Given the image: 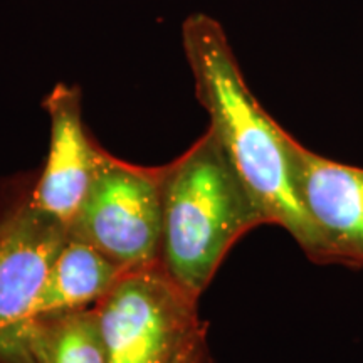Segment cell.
<instances>
[{"label":"cell","instance_id":"6da1fadb","mask_svg":"<svg viewBox=\"0 0 363 363\" xmlns=\"http://www.w3.org/2000/svg\"><path fill=\"white\" fill-rule=\"evenodd\" d=\"M195 96L211 116L217 136L269 220L291 234L308 259H320V242L299 202L291 177L289 140L257 103L244 81L222 26L194 13L182 27Z\"/></svg>","mask_w":363,"mask_h":363},{"label":"cell","instance_id":"7a4b0ae2","mask_svg":"<svg viewBox=\"0 0 363 363\" xmlns=\"http://www.w3.org/2000/svg\"><path fill=\"white\" fill-rule=\"evenodd\" d=\"M162 206L158 266L197 301L234 244L269 224L211 130L162 165Z\"/></svg>","mask_w":363,"mask_h":363},{"label":"cell","instance_id":"3957f363","mask_svg":"<svg viewBox=\"0 0 363 363\" xmlns=\"http://www.w3.org/2000/svg\"><path fill=\"white\" fill-rule=\"evenodd\" d=\"M162 224V165H135L104 150L67 233L128 272L158 266Z\"/></svg>","mask_w":363,"mask_h":363},{"label":"cell","instance_id":"277c9868","mask_svg":"<svg viewBox=\"0 0 363 363\" xmlns=\"http://www.w3.org/2000/svg\"><path fill=\"white\" fill-rule=\"evenodd\" d=\"M94 310L108 363H177L207 326L160 266L125 272Z\"/></svg>","mask_w":363,"mask_h":363},{"label":"cell","instance_id":"5b68a950","mask_svg":"<svg viewBox=\"0 0 363 363\" xmlns=\"http://www.w3.org/2000/svg\"><path fill=\"white\" fill-rule=\"evenodd\" d=\"M67 238L65 222L34 206L29 185L0 206V363H35L24 325Z\"/></svg>","mask_w":363,"mask_h":363},{"label":"cell","instance_id":"8992f818","mask_svg":"<svg viewBox=\"0 0 363 363\" xmlns=\"http://www.w3.org/2000/svg\"><path fill=\"white\" fill-rule=\"evenodd\" d=\"M298 199L320 242L318 264L363 269V169L328 160L289 140Z\"/></svg>","mask_w":363,"mask_h":363},{"label":"cell","instance_id":"52a82bcc","mask_svg":"<svg viewBox=\"0 0 363 363\" xmlns=\"http://www.w3.org/2000/svg\"><path fill=\"white\" fill-rule=\"evenodd\" d=\"M51 142L44 169L33 184V202L67 225L76 214L101 160L104 148L83 121L81 89L57 84L44 99Z\"/></svg>","mask_w":363,"mask_h":363},{"label":"cell","instance_id":"ba28073f","mask_svg":"<svg viewBox=\"0 0 363 363\" xmlns=\"http://www.w3.org/2000/svg\"><path fill=\"white\" fill-rule=\"evenodd\" d=\"M125 272L98 249L69 235L30 306L24 325L26 337L29 338L27 326L35 320L93 308Z\"/></svg>","mask_w":363,"mask_h":363},{"label":"cell","instance_id":"9c48e42d","mask_svg":"<svg viewBox=\"0 0 363 363\" xmlns=\"http://www.w3.org/2000/svg\"><path fill=\"white\" fill-rule=\"evenodd\" d=\"M27 333L35 363H108L94 306L35 320Z\"/></svg>","mask_w":363,"mask_h":363},{"label":"cell","instance_id":"30bf717a","mask_svg":"<svg viewBox=\"0 0 363 363\" xmlns=\"http://www.w3.org/2000/svg\"><path fill=\"white\" fill-rule=\"evenodd\" d=\"M177 363H216L207 340V326L197 333L189 347L182 352Z\"/></svg>","mask_w":363,"mask_h":363}]
</instances>
